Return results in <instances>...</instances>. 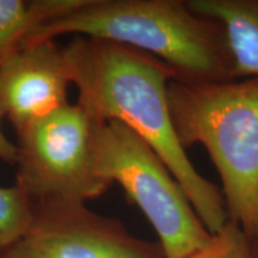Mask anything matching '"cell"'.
Listing matches in <instances>:
<instances>
[{"label": "cell", "mask_w": 258, "mask_h": 258, "mask_svg": "<svg viewBox=\"0 0 258 258\" xmlns=\"http://www.w3.org/2000/svg\"><path fill=\"white\" fill-rule=\"evenodd\" d=\"M78 104L95 122L117 121L144 139L166 164L211 234L230 221L222 190L194 167L171 120L169 64L137 48L76 35L63 47Z\"/></svg>", "instance_id": "cell-1"}, {"label": "cell", "mask_w": 258, "mask_h": 258, "mask_svg": "<svg viewBox=\"0 0 258 258\" xmlns=\"http://www.w3.org/2000/svg\"><path fill=\"white\" fill-rule=\"evenodd\" d=\"M66 34L102 38L152 54L180 83L234 79V61L220 22L183 0H83L78 8L31 30L21 47Z\"/></svg>", "instance_id": "cell-2"}, {"label": "cell", "mask_w": 258, "mask_h": 258, "mask_svg": "<svg viewBox=\"0 0 258 258\" xmlns=\"http://www.w3.org/2000/svg\"><path fill=\"white\" fill-rule=\"evenodd\" d=\"M167 101L180 145L205 146L221 177L228 219L252 239L258 234V77L171 80Z\"/></svg>", "instance_id": "cell-3"}, {"label": "cell", "mask_w": 258, "mask_h": 258, "mask_svg": "<svg viewBox=\"0 0 258 258\" xmlns=\"http://www.w3.org/2000/svg\"><path fill=\"white\" fill-rule=\"evenodd\" d=\"M97 176L117 183L156 230L165 258H184L206 246L213 234L194 211L166 164L143 138L117 121L95 122Z\"/></svg>", "instance_id": "cell-4"}, {"label": "cell", "mask_w": 258, "mask_h": 258, "mask_svg": "<svg viewBox=\"0 0 258 258\" xmlns=\"http://www.w3.org/2000/svg\"><path fill=\"white\" fill-rule=\"evenodd\" d=\"M95 121L77 104H64L17 132L16 185L31 201L85 203L110 184L93 163Z\"/></svg>", "instance_id": "cell-5"}, {"label": "cell", "mask_w": 258, "mask_h": 258, "mask_svg": "<svg viewBox=\"0 0 258 258\" xmlns=\"http://www.w3.org/2000/svg\"><path fill=\"white\" fill-rule=\"evenodd\" d=\"M0 258H165L159 241L135 237L121 220L85 203L36 202L27 232Z\"/></svg>", "instance_id": "cell-6"}, {"label": "cell", "mask_w": 258, "mask_h": 258, "mask_svg": "<svg viewBox=\"0 0 258 258\" xmlns=\"http://www.w3.org/2000/svg\"><path fill=\"white\" fill-rule=\"evenodd\" d=\"M70 84L63 47L54 40L21 47L0 63V114L17 133L67 104Z\"/></svg>", "instance_id": "cell-7"}, {"label": "cell", "mask_w": 258, "mask_h": 258, "mask_svg": "<svg viewBox=\"0 0 258 258\" xmlns=\"http://www.w3.org/2000/svg\"><path fill=\"white\" fill-rule=\"evenodd\" d=\"M195 14L224 25L234 61V79L258 77V0H188Z\"/></svg>", "instance_id": "cell-8"}, {"label": "cell", "mask_w": 258, "mask_h": 258, "mask_svg": "<svg viewBox=\"0 0 258 258\" xmlns=\"http://www.w3.org/2000/svg\"><path fill=\"white\" fill-rule=\"evenodd\" d=\"M83 0H0V63L31 30L78 8Z\"/></svg>", "instance_id": "cell-9"}, {"label": "cell", "mask_w": 258, "mask_h": 258, "mask_svg": "<svg viewBox=\"0 0 258 258\" xmlns=\"http://www.w3.org/2000/svg\"><path fill=\"white\" fill-rule=\"evenodd\" d=\"M35 203L17 185L0 186V249L23 235L34 219Z\"/></svg>", "instance_id": "cell-10"}, {"label": "cell", "mask_w": 258, "mask_h": 258, "mask_svg": "<svg viewBox=\"0 0 258 258\" xmlns=\"http://www.w3.org/2000/svg\"><path fill=\"white\" fill-rule=\"evenodd\" d=\"M184 258H254L251 240L240 226L228 221L212 240Z\"/></svg>", "instance_id": "cell-11"}, {"label": "cell", "mask_w": 258, "mask_h": 258, "mask_svg": "<svg viewBox=\"0 0 258 258\" xmlns=\"http://www.w3.org/2000/svg\"><path fill=\"white\" fill-rule=\"evenodd\" d=\"M2 118L3 116L0 114V122H2ZM16 158H17V146L6 138V135L3 133L2 125H0V159L5 163L15 165Z\"/></svg>", "instance_id": "cell-12"}, {"label": "cell", "mask_w": 258, "mask_h": 258, "mask_svg": "<svg viewBox=\"0 0 258 258\" xmlns=\"http://www.w3.org/2000/svg\"><path fill=\"white\" fill-rule=\"evenodd\" d=\"M251 240V246H252V251L254 254V258H258V234L256 237H253Z\"/></svg>", "instance_id": "cell-13"}]
</instances>
